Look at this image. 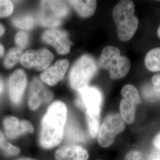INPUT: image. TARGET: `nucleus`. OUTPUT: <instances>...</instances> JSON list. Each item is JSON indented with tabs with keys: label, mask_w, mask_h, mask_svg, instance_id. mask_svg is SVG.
<instances>
[{
	"label": "nucleus",
	"mask_w": 160,
	"mask_h": 160,
	"mask_svg": "<svg viewBox=\"0 0 160 160\" xmlns=\"http://www.w3.org/2000/svg\"><path fill=\"white\" fill-rule=\"evenodd\" d=\"M67 120L65 103L57 101L51 104L42 120L39 143L42 148H52L61 142Z\"/></svg>",
	"instance_id": "1"
},
{
	"label": "nucleus",
	"mask_w": 160,
	"mask_h": 160,
	"mask_svg": "<svg viewBox=\"0 0 160 160\" xmlns=\"http://www.w3.org/2000/svg\"><path fill=\"white\" fill-rule=\"evenodd\" d=\"M112 16L119 39L128 41L135 33L138 19L135 15V4L131 0H122L114 6Z\"/></svg>",
	"instance_id": "2"
},
{
	"label": "nucleus",
	"mask_w": 160,
	"mask_h": 160,
	"mask_svg": "<svg viewBox=\"0 0 160 160\" xmlns=\"http://www.w3.org/2000/svg\"><path fill=\"white\" fill-rule=\"evenodd\" d=\"M98 65L101 68L109 70L110 78L113 80L123 78L131 68L129 58L121 56L120 50L113 46H107L103 49Z\"/></svg>",
	"instance_id": "3"
},
{
	"label": "nucleus",
	"mask_w": 160,
	"mask_h": 160,
	"mask_svg": "<svg viewBox=\"0 0 160 160\" xmlns=\"http://www.w3.org/2000/svg\"><path fill=\"white\" fill-rule=\"evenodd\" d=\"M97 72L95 59L90 55H84L77 59L70 71L69 84L74 90H81L87 87Z\"/></svg>",
	"instance_id": "4"
},
{
	"label": "nucleus",
	"mask_w": 160,
	"mask_h": 160,
	"mask_svg": "<svg viewBox=\"0 0 160 160\" xmlns=\"http://www.w3.org/2000/svg\"><path fill=\"white\" fill-rule=\"evenodd\" d=\"M68 12V8L63 1H42L39 14L40 24L46 27H58Z\"/></svg>",
	"instance_id": "5"
},
{
	"label": "nucleus",
	"mask_w": 160,
	"mask_h": 160,
	"mask_svg": "<svg viewBox=\"0 0 160 160\" xmlns=\"http://www.w3.org/2000/svg\"><path fill=\"white\" fill-rule=\"evenodd\" d=\"M124 121L119 114H111L104 120L98 132V143L103 147H108L114 142L116 136L125 129Z\"/></svg>",
	"instance_id": "6"
},
{
	"label": "nucleus",
	"mask_w": 160,
	"mask_h": 160,
	"mask_svg": "<svg viewBox=\"0 0 160 160\" xmlns=\"http://www.w3.org/2000/svg\"><path fill=\"white\" fill-rule=\"evenodd\" d=\"M102 103V95L94 87H86L78 90L77 105L86 112V115L100 116Z\"/></svg>",
	"instance_id": "7"
},
{
	"label": "nucleus",
	"mask_w": 160,
	"mask_h": 160,
	"mask_svg": "<svg viewBox=\"0 0 160 160\" xmlns=\"http://www.w3.org/2000/svg\"><path fill=\"white\" fill-rule=\"evenodd\" d=\"M54 59L53 54L46 48L38 51L29 50L25 52L20 59L23 67L36 70H45L48 68Z\"/></svg>",
	"instance_id": "8"
},
{
	"label": "nucleus",
	"mask_w": 160,
	"mask_h": 160,
	"mask_svg": "<svg viewBox=\"0 0 160 160\" xmlns=\"http://www.w3.org/2000/svg\"><path fill=\"white\" fill-rule=\"evenodd\" d=\"M53 96L52 92L45 87L39 79L34 78L32 81L29 90V108L32 110H36L42 103L50 102Z\"/></svg>",
	"instance_id": "9"
},
{
	"label": "nucleus",
	"mask_w": 160,
	"mask_h": 160,
	"mask_svg": "<svg viewBox=\"0 0 160 160\" xmlns=\"http://www.w3.org/2000/svg\"><path fill=\"white\" fill-rule=\"evenodd\" d=\"M42 37L44 42L53 46L58 53L61 55L68 53L72 45L69 39L68 33L62 30L48 29L43 33Z\"/></svg>",
	"instance_id": "10"
},
{
	"label": "nucleus",
	"mask_w": 160,
	"mask_h": 160,
	"mask_svg": "<svg viewBox=\"0 0 160 160\" xmlns=\"http://www.w3.org/2000/svg\"><path fill=\"white\" fill-rule=\"evenodd\" d=\"M27 86V77L22 69L15 71L10 77L8 90L12 102L18 104L21 102L23 94Z\"/></svg>",
	"instance_id": "11"
},
{
	"label": "nucleus",
	"mask_w": 160,
	"mask_h": 160,
	"mask_svg": "<svg viewBox=\"0 0 160 160\" xmlns=\"http://www.w3.org/2000/svg\"><path fill=\"white\" fill-rule=\"evenodd\" d=\"M7 137L14 139L27 133H32L34 131L33 125L28 120H19L17 118L9 116L3 122Z\"/></svg>",
	"instance_id": "12"
},
{
	"label": "nucleus",
	"mask_w": 160,
	"mask_h": 160,
	"mask_svg": "<svg viewBox=\"0 0 160 160\" xmlns=\"http://www.w3.org/2000/svg\"><path fill=\"white\" fill-rule=\"evenodd\" d=\"M69 63L67 59L57 61L51 67L45 69L40 75V80L49 86H55L62 78L68 69Z\"/></svg>",
	"instance_id": "13"
},
{
	"label": "nucleus",
	"mask_w": 160,
	"mask_h": 160,
	"mask_svg": "<svg viewBox=\"0 0 160 160\" xmlns=\"http://www.w3.org/2000/svg\"><path fill=\"white\" fill-rule=\"evenodd\" d=\"M89 155L86 149L75 145H67L55 152L56 160H87Z\"/></svg>",
	"instance_id": "14"
},
{
	"label": "nucleus",
	"mask_w": 160,
	"mask_h": 160,
	"mask_svg": "<svg viewBox=\"0 0 160 160\" xmlns=\"http://www.w3.org/2000/svg\"><path fill=\"white\" fill-rule=\"evenodd\" d=\"M68 2L82 17L92 16L97 7V1L93 0L69 1Z\"/></svg>",
	"instance_id": "15"
},
{
	"label": "nucleus",
	"mask_w": 160,
	"mask_h": 160,
	"mask_svg": "<svg viewBox=\"0 0 160 160\" xmlns=\"http://www.w3.org/2000/svg\"><path fill=\"white\" fill-rule=\"evenodd\" d=\"M65 136L71 142L78 143L83 142L86 140L85 135L78 125L73 120H70L67 124Z\"/></svg>",
	"instance_id": "16"
},
{
	"label": "nucleus",
	"mask_w": 160,
	"mask_h": 160,
	"mask_svg": "<svg viewBox=\"0 0 160 160\" xmlns=\"http://www.w3.org/2000/svg\"><path fill=\"white\" fill-rule=\"evenodd\" d=\"M136 104L126 98H123L120 104V114L123 121L127 123H133L135 118Z\"/></svg>",
	"instance_id": "17"
},
{
	"label": "nucleus",
	"mask_w": 160,
	"mask_h": 160,
	"mask_svg": "<svg viewBox=\"0 0 160 160\" xmlns=\"http://www.w3.org/2000/svg\"><path fill=\"white\" fill-rule=\"evenodd\" d=\"M145 64L147 68L151 71H160V47L152 49L147 53Z\"/></svg>",
	"instance_id": "18"
},
{
	"label": "nucleus",
	"mask_w": 160,
	"mask_h": 160,
	"mask_svg": "<svg viewBox=\"0 0 160 160\" xmlns=\"http://www.w3.org/2000/svg\"><path fill=\"white\" fill-rule=\"evenodd\" d=\"M12 23L17 28L28 30L32 29L34 26V18L29 14L16 16L12 18Z\"/></svg>",
	"instance_id": "19"
},
{
	"label": "nucleus",
	"mask_w": 160,
	"mask_h": 160,
	"mask_svg": "<svg viewBox=\"0 0 160 160\" xmlns=\"http://www.w3.org/2000/svg\"><path fill=\"white\" fill-rule=\"evenodd\" d=\"M22 55V51L17 48L10 49L4 61V67L6 68H12L20 61Z\"/></svg>",
	"instance_id": "20"
},
{
	"label": "nucleus",
	"mask_w": 160,
	"mask_h": 160,
	"mask_svg": "<svg viewBox=\"0 0 160 160\" xmlns=\"http://www.w3.org/2000/svg\"><path fill=\"white\" fill-rule=\"evenodd\" d=\"M122 95L124 98L129 100L136 104L141 102V97L137 88L132 84H127L122 90Z\"/></svg>",
	"instance_id": "21"
},
{
	"label": "nucleus",
	"mask_w": 160,
	"mask_h": 160,
	"mask_svg": "<svg viewBox=\"0 0 160 160\" xmlns=\"http://www.w3.org/2000/svg\"><path fill=\"white\" fill-rule=\"evenodd\" d=\"M86 119L90 137H96L100 129V116L86 115Z\"/></svg>",
	"instance_id": "22"
},
{
	"label": "nucleus",
	"mask_w": 160,
	"mask_h": 160,
	"mask_svg": "<svg viewBox=\"0 0 160 160\" xmlns=\"http://www.w3.org/2000/svg\"><path fill=\"white\" fill-rule=\"evenodd\" d=\"M0 149L3 152L9 156H13L18 154L20 149L17 147L14 146L10 143L7 142L2 133L0 131Z\"/></svg>",
	"instance_id": "23"
},
{
	"label": "nucleus",
	"mask_w": 160,
	"mask_h": 160,
	"mask_svg": "<svg viewBox=\"0 0 160 160\" xmlns=\"http://www.w3.org/2000/svg\"><path fill=\"white\" fill-rule=\"evenodd\" d=\"M29 42L28 34L24 31H20L15 36V43L17 45V48L23 50L28 45Z\"/></svg>",
	"instance_id": "24"
},
{
	"label": "nucleus",
	"mask_w": 160,
	"mask_h": 160,
	"mask_svg": "<svg viewBox=\"0 0 160 160\" xmlns=\"http://www.w3.org/2000/svg\"><path fill=\"white\" fill-rule=\"evenodd\" d=\"M13 4L10 1L0 0V18L10 16L13 12Z\"/></svg>",
	"instance_id": "25"
},
{
	"label": "nucleus",
	"mask_w": 160,
	"mask_h": 160,
	"mask_svg": "<svg viewBox=\"0 0 160 160\" xmlns=\"http://www.w3.org/2000/svg\"><path fill=\"white\" fill-rule=\"evenodd\" d=\"M142 94L145 98L151 102H154L160 99V93L155 90L153 86H145L142 90Z\"/></svg>",
	"instance_id": "26"
},
{
	"label": "nucleus",
	"mask_w": 160,
	"mask_h": 160,
	"mask_svg": "<svg viewBox=\"0 0 160 160\" xmlns=\"http://www.w3.org/2000/svg\"><path fill=\"white\" fill-rule=\"evenodd\" d=\"M125 160H143V155L139 151H131L126 155Z\"/></svg>",
	"instance_id": "27"
},
{
	"label": "nucleus",
	"mask_w": 160,
	"mask_h": 160,
	"mask_svg": "<svg viewBox=\"0 0 160 160\" xmlns=\"http://www.w3.org/2000/svg\"><path fill=\"white\" fill-rule=\"evenodd\" d=\"M152 82L155 90L160 93V74L155 75L152 78Z\"/></svg>",
	"instance_id": "28"
},
{
	"label": "nucleus",
	"mask_w": 160,
	"mask_h": 160,
	"mask_svg": "<svg viewBox=\"0 0 160 160\" xmlns=\"http://www.w3.org/2000/svg\"><path fill=\"white\" fill-rule=\"evenodd\" d=\"M154 144L155 147L160 151V133L158 134L154 140Z\"/></svg>",
	"instance_id": "29"
},
{
	"label": "nucleus",
	"mask_w": 160,
	"mask_h": 160,
	"mask_svg": "<svg viewBox=\"0 0 160 160\" xmlns=\"http://www.w3.org/2000/svg\"><path fill=\"white\" fill-rule=\"evenodd\" d=\"M4 32H5V29H4V26L1 24H0V37L1 36H2V34H4Z\"/></svg>",
	"instance_id": "30"
},
{
	"label": "nucleus",
	"mask_w": 160,
	"mask_h": 160,
	"mask_svg": "<svg viewBox=\"0 0 160 160\" xmlns=\"http://www.w3.org/2000/svg\"><path fill=\"white\" fill-rule=\"evenodd\" d=\"M3 88H4V83H3V81L2 80V78L0 77V93L2 92L3 90Z\"/></svg>",
	"instance_id": "31"
},
{
	"label": "nucleus",
	"mask_w": 160,
	"mask_h": 160,
	"mask_svg": "<svg viewBox=\"0 0 160 160\" xmlns=\"http://www.w3.org/2000/svg\"><path fill=\"white\" fill-rule=\"evenodd\" d=\"M4 53V49L2 45H1L0 44V57H1L2 56H3Z\"/></svg>",
	"instance_id": "32"
},
{
	"label": "nucleus",
	"mask_w": 160,
	"mask_h": 160,
	"mask_svg": "<svg viewBox=\"0 0 160 160\" xmlns=\"http://www.w3.org/2000/svg\"><path fill=\"white\" fill-rule=\"evenodd\" d=\"M18 160H35L33 159H32V158H21V159H19Z\"/></svg>",
	"instance_id": "33"
},
{
	"label": "nucleus",
	"mask_w": 160,
	"mask_h": 160,
	"mask_svg": "<svg viewBox=\"0 0 160 160\" xmlns=\"http://www.w3.org/2000/svg\"><path fill=\"white\" fill-rule=\"evenodd\" d=\"M157 34H158V37L160 38V26H159V28H158V30H157Z\"/></svg>",
	"instance_id": "34"
},
{
	"label": "nucleus",
	"mask_w": 160,
	"mask_h": 160,
	"mask_svg": "<svg viewBox=\"0 0 160 160\" xmlns=\"http://www.w3.org/2000/svg\"><path fill=\"white\" fill-rule=\"evenodd\" d=\"M152 160H160V159H158V158H155V159Z\"/></svg>",
	"instance_id": "35"
}]
</instances>
